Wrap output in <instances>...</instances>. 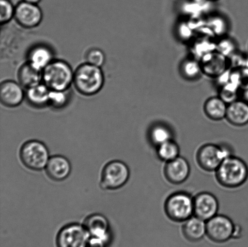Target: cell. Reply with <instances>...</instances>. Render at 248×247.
Returning a JSON list of instances; mask_svg holds the SVG:
<instances>
[{"instance_id": "obj_1", "label": "cell", "mask_w": 248, "mask_h": 247, "mask_svg": "<svg viewBox=\"0 0 248 247\" xmlns=\"http://www.w3.org/2000/svg\"><path fill=\"white\" fill-rule=\"evenodd\" d=\"M216 177L223 187L239 188L248 180V165L242 159L233 155L226 159L218 167L216 171Z\"/></svg>"}, {"instance_id": "obj_2", "label": "cell", "mask_w": 248, "mask_h": 247, "mask_svg": "<svg viewBox=\"0 0 248 247\" xmlns=\"http://www.w3.org/2000/svg\"><path fill=\"white\" fill-rule=\"evenodd\" d=\"M75 88L84 96H93L103 88L104 76L101 67L86 63L80 65L74 72Z\"/></svg>"}, {"instance_id": "obj_3", "label": "cell", "mask_w": 248, "mask_h": 247, "mask_svg": "<svg viewBox=\"0 0 248 247\" xmlns=\"http://www.w3.org/2000/svg\"><path fill=\"white\" fill-rule=\"evenodd\" d=\"M74 72L67 62L62 60H52L43 70V81L53 91H67L74 83Z\"/></svg>"}, {"instance_id": "obj_4", "label": "cell", "mask_w": 248, "mask_h": 247, "mask_svg": "<svg viewBox=\"0 0 248 247\" xmlns=\"http://www.w3.org/2000/svg\"><path fill=\"white\" fill-rule=\"evenodd\" d=\"M164 210L171 221L184 222L194 216V198L186 192L172 193L165 201Z\"/></svg>"}, {"instance_id": "obj_5", "label": "cell", "mask_w": 248, "mask_h": 247, "mask_svg": "<svg viewBox=\"0 0 248 247\" xmlns=\"http://www.w3.org/2000/svg\"><path fill=\"white\" fill-rule=\"evenodd\" d=\"M233 156L232 149L227 145L208 144L202 145L196 154L197 162L203 170L213 172L217 170L228 157Z\"/></svg>"}, {"instance_id": "obj_6", "label": "cell", "mask_w": 248, "mask_h": 247, "mask_svg": "<svg viewBox=\"0 0 248 247\" xmlns=\"http://www.w3.org/2000/svg\"><path fill=\"white\" fill-rule=\"evenodd\" d=\"M22 163L27 168L40 171L46 168L49 160V151L44 143L31 140L24 143L19 151Z\"/></svg>"}, {"instance_id": "obj_7", "label": "cell", "mask_w": 248, "mask_h": 247, "mask_svg": "<svg viewBox=\"0 0 248 247\" xmlns=\"http://www.w3.org/2000/svg\"><path fill=\"white\" fill-rule=\"evenodd\" d=\"M130 169L124 162H109L102 172L100 186L104 190L119 189L126 185L130 178Z\"/></svg>"}, {"instance_id": "obj_8", "label": "cell", "mask_w": 248, "mask_h": 247, "mask_svg": "<svg viewBox=\"0 0 248 247\" xmlns=\"http://www.w3.org/2000/svg\"><path fill=\"white\" fill-rule=\"evenodd\" d=\"M91 236L84 225L71 223L60 230L58 234V247H89Z\"/></svg>"}, {"instance_id": "obj_9", "label": "cell", "mask_w": 248, "mask_h": 247, "mask_svg": "<svg viewBox=\"0 0 248 247\" xmlns=\"http://www.w3.org/2000/svg\"><path fill=\"white\" fill-rule=\"evenodd\" d=\"M206 235L216 243H223L234 238L235 225L229 217L217 215L206 222Z\"/></svg>"}, {"instance_id": "obj_10", "label": "cell", "mask_w": 248, "mask_h": 247, "mask_svg": "<svg viewBox=\"0 0 248 247\" xmlns=\"http://www.w3.org/2000/svg\"><path fill=\"white\" fill-rule=\"evenodd\" d=\"M84 226L91 236L89 247H101L108 242L110 224L104 215L99 214L89 215L85 219Z\"/></svg>"}, {"instance_id": "obj_11", "label": "cell", "mask_w": 248, "mask_h": 247, "mask_svg": "<svg viewBox=\"0 0 248 247\" xmlns=\"http://www.w3.org/2000/svg\"><path fill=\"white\" fill-rule=\"evenodd\" d=\"M199 61L203 74L211 78L217 79L230 69L228 58L217 50L204 55Z\"/></svg>"}, {"instance_id": "obj_12", "label": "cell", "mask_w": 248, "mask_h": 247, "mask_svg": "<svg viewBox=\"0 0 248 247\" xmlns=\"http://www.w3.org/2000/svg\"><path fill=\"white\" fill-rule=\"evenodd\" d=\"M14 16L19 25L24 28L31 29L35 28L41 23L43 13L37 4L23 1L16 7Z\"/></svg>"}, {"instance_id": "obj_13", "label": "cell", "mask_w": 248, "mask_h": 247, "mask_svg": "<svg viewBox=\"0 0 248 247\" xmlns=\"http://www.w3.org/2000/svg\"><path fill=\"white\" fill-rule=\"evenodd\" d=\"M219 204L212 193L201 192L194 198V215L207 221L217 215Z\"/></svg>"}, {"instance_id": "obj_14", "label": "cell", "mask_w": 248, "mask_h": 247, "mask_svg": "<svg viewBox=\"0 0 248 247\" xmlns=\"http://www.w3.org/2000/svg\"><path fill=\"white\" fill-rule=\"evenodd\" d=\"M190 166L184 157L179 156L173 160L167 162L164 168V175L172 185L184 183L190 175Z\"/></svg>"}, {"instance_id": "obj_15", "label": "cell", "mask_w": 248, "mask_h": 247, "mask_svg": "<svg viewBox=\"0 0 248 247\" xmlns=\"http://www.w3.org/2000/svg\"><path fill=\"white\" fill-rule=\"evenodd\" d=\"M24 93L21 85L12 81L2 82L0 86V100L4 106L14 108L20 105Z\"/></svg>"}, {"instance_id": "obj_16", "label": "cell", "mask_w": 248, "mask_h": 247, "mask_svg": "<svg viewBox=\"0 0 248 247\" xmlns=\"http://www.w3.org/2000/svg\"><path fill=\"white\" fill-rule=\"evenodd\" d=\"M48 177L55 181H62L69 177L72 172V166L66 157L55 156L50 157L46 167Z\"/></svg>"}, {"instance_id": "obj_17", "label": "cell", "mask_w": 248, "mask_h": 247, "mask_svg": "<svg viewBox=\"0 0 248 247\" xmlns=\"http://www.w3.org/2000/svg\"><path fill=\"white\" fill-rule=\"evenodd\" d=\"M226 118L235 127L248 124V103L242 99L228 104Z\"/></svg>"}, {"instance_id": "obj_18", "label": "cell", "mask_w": 248, "mask_h": 247, "mask_svg": "<svg viewBox=\"0 0 248 247\" xmlns=\"http://www.w3.org/2000/svg\"><path fill=\"white\" fill-rule=\"evenodd\" d=\"M182 232L185 238L192 243L201 241L206 234V221L194 215L184 222Z\"/></svg>"}, {"instance_id": "obj_19", "label": "cell", "mask_w": 248, "mask_h": 247, "mask_svg": "<svg viewBox=\"0 0 248 247\" xmlns=\"http://www.w3.org/2000/svg\"><path fill=\"white\" fill-rule=\"evenodd\" d=\"M50 89L45 84H40L27 89V100L31 106L42 108L49 105Z\"/></svg>"}, {"instance_id": "obj_20", "label": "cell", "mask_w": 248, "mask_h": 247, "mask_svg": "<svg viewBox=\"0 0 248 247\" xmlns=\"http://www.w3.org/2000/svg\"><path fill=\"white\" fill-rule=\"evenodd\" d=\"M228 105L219 96L211 97L204 104V112L211 120H221L226 118Z\"/></svg>"}, {"instance_id": "obj_21", "label": "cell", "mask_w": 248, "mask_h": 247, "mask_svg": "<svg viewBox=\"0 0 248 247\" xmlns=\"http://www.w3.org/2000/svg\"><path fill=\"white\" fill-rule=\"evenodd\" d=\"M18 79L22 87L27 89L31 88L41 84L43 71L36 69L30 63H27L19 69Z\"/></svg>"}, {"instance_id": "obj_22", "label": "cell", "mask_w": 248, "mask_h": 247, "mask_svg": "<svg viewBox=\"0 0 248 247\" xmlns=\"http://www.w3.org/2000/svg\"><path fill=\"white\" fill-rule=\"evenodd\" d=\"M53 60L52 51L45 45H37L31 50L29 62L36 69L43 71Z\"/></svg>"}, {"instance_id": "obj_23", "label": "cell", "mask_w": 248, "mask_h": 247, "mask_svg": "<svg viewBox=\"0 0 248 247\" xmlns=\"http://www.w3.org/2000/svg\"><path fill=\"white\" fill-rule=\"evenodd\" d=\"M203 29H205L206 34L211 36L224 37L228 31V22L222 16L215 15L206 19Z\"/></svg>"}, {"instance_id": "obj_24", "label": "cell", "mask_w": 248, "mask_h": 247, "mask_svg": "<svg viewBox=\"0 0 248 247\" xmlns=\"http://www.w3.org/2000/svg\"><path fill=\"white\" fill-rule=\"evenodd\" d=\"M148 139L151 144L157 147L173 139V133L168 126L163 123H156L151 127L148 132Z\"/></svg>"}, {"instance_id": "obj_25", "label": "cell", "mask_w": 248, "mask_h": 247, "mask_svg": "<svg viewBox=\"0 0 248 247\" xmlns=\"http://www.w3.org/2000/svg\"><path fill=\"white\" fill-rule=\"evenodd\" d=\"M211 37L203 35L194 41L191 50L196 59L200 60L204 55L216 50V43Z\"/></svg>"}, {"instance_id": "obj_26", "label": "cell", "mask_w": 248, "mask_h": 247, "mask_svg": "<svg viewBox=\"0 0 248 247\" xmlns=\"http://www.w3.org/2000/svg\"><path fill=\"white\" fill-rule=\"evenodd\" d=\"M180 72L182 77L188 81L198 79L203 73L200 61L196 58L184 60L180 65Z\"/></svg>"}, {"instance_id": "obj_27", "label": "cell", "mask_w": 248, "mask_h": 247, "mask_svg": "<svg viewBox=\"0 0 248 247\" xmlns=\"http://www.w3.org/2000/svg\"><path fill=\"white\" fill-rule=\"evenodd\" d=\"M156 148L157 157L160 160L166 163L180 156L179 145L173 139L160 145Z\"/></svg>"}, {"instance_id": "obj_28", "label": "cell", "mask_w": 248, "mask_h": 247, "mask_svg": "<svg viewBox=\"0 0 248 247\" xmlns=\"http://www.w3.org/2000/svg\"><path fill=\"white\" fill-rule=\"evenodd\" d=\"M240 90V88L237 85L230 81L221 86L218 96L228 105L238 100Z\"/></svg>"}, {"instance_id": "obj_29", "label": "cell", "mask_w": 248, "mask_h": 247, "mask_svg": "<svg viewBox=\"0 0 248 247\" xmlns=\"http://www.w3.org/2000/svg\"><path fill=\"white\" fill-rule=\"evenodd\" d=\"M216 50L228 58L237 52V44L232 38L224 36L216 43Z\"/></svg>"}, {"instance_id": "obj_30", "label": "cell", "mask_w": 248, "mask_h": 247, "mask_svg": "<svg viewBox=\"0 0 248 247\" xmlns=\"http://www.w3.org/2000/svg\"><path fill=\"white\" fill-rule=\"evenodd\" d=\"M230 81L237 85L240 89L244 90L248 87V69L243 67L232 69Z\"/></svg>"}, {"instance_id": "obj_31", "label": "cell", "mask_w": 248, "mask_h": 247, "mask_svg": "<svg viewBox=\"0 0 248 247\" xmlns=\"http://www.w3.org/2000/svg\"><path fill=\"white\" fill-rule=\"evenodd\" d=\"M69 96L67 91L50 90L49 93V105L53 108L60 110L67 105Z\"/></svg>"}, {"instance_id": "obj_32", "label": "cell", "mask_w": 248, "mask_h": 247, "mask_svg": "<svg viewBox=\"0 0 248 247\" xmlns=\"http://www.w3.org/2000/svg\"><path fill=\"white\" fill-rule=\"evenodd\" d=\"M0 22L1 25H3L15 16L16 7L10 0H0Z\"/></svg>"}, {"instance_id": "obj_33", "label": "cell", "mask_w": 248, "mask_h": 247, "mask_svg": "<svg viewBox=\"0 0 248 247\" xmlns=\"http://www.w3.org/2000/svg\"><path fill=\"white\" fill-rule=\"evenodd\" d=\"M195 30L191 22L182 21L177 25L176 32L180 40L189 41L193 38Z\"/></svg>"}, {"instance_id": "obj_34", "label": "cell", "mask_w": 248, "mask_h": 247, "mask_svg": "<svg viewBox=\"0 0 248 247\" xmlns=\"http://www.w3.org/2000/svg\"><path fill=\"white\" fill-rule=\"evenodd\" d=\"M86 59L89 64L101 67L105 63L106 57L103 51L98 48H93L87 53Z\"/></svg>"}, {"instance_id": "obj_35", "label": "cell", "mask_w": 248, "mask_h": 247, "mask_svg": "<svg viewBox=\"0 0 248 247\" xmlns=\"http://www.w3.org/2000/svg\"><path fill=\"white\" fill-rule=\"evenodd\" d=\"M243 100L246 101L248 103V87L244 89V90H243Z\"/></svg>"}, {"instance_id": "obj_36", "label": "cell", "mask_w": 248, "mask_h": 247, "mask_svg": "<svg viewBox=\"0 0 248 247\" xmlns=\"http://www.w3.org/2000/svg\"><path fill=\"white\" fill-rule=\"evenodd\" d=\"M23 1L29 2V3L38 4L41 1V0H23Z\"/></svg>"}, {"instance_id": "obj_37", "label": "cell", "mask_w": 248, "mask_h": 247, "mask_svg": "<svg viewBox=\"0 0 248 247\" xmlns=\"http://www.w3.org/2000/svg\"><path fill=\"white\" fill-rule=\"evenodd\" d=\"M245 67L248 69V57H247L246 60H245Z\"/></svg>"}, {"instance_id": "obj_38", "label": "cell", "mask_w": 248, "mask_h": 247, "mask_svg": "<svg viewBox=\"0 0 248 247\" xmlns=\"http://www.w3.org/2000/svg\"><path fill=\"white\" fill-rule=\"evenodd\" d=\"M192 1L196 2H199V3H201V2H202L203 1H205V0H192Z\"/></svg>"}, {"instance_id": "obj_39", "label": "cell", "mask_w": 248, "mask_h": 247, "mask_svg": "<svg viewBox=\"0 0 248 247\" xmlns=\"http://www.w3.org/2000/svg\"><path fill=\"white\" fill-rule=\"evenodd\" d=\"M208 1H218V0H208Z\"/></svg>"}]
</instances>
